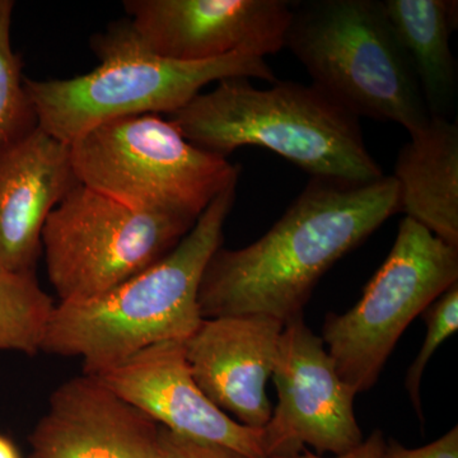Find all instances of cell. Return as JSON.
Listing matches in <instances>:
<instances>
[{
    "label": "cell",
    "mask_w": 458,
    "mask_h": 458,
    "mask_svg": "<svg viewBox=\"0 0 458 458\" xmlns=\"http://www.w3.org/2000/svg\"><path fill=\"white\" fill-rule=\"evenodd\" d=\"M456 283L458 249L405 216L358 303L325 318L321 339L339 376L357 394L370 390L409 325Z\"/></svg>",
    "instance_id": "obj_7"
},
{
    "label": "cell",
    "mask_w": 458,
    "mask_h": 458,
    "mask_svg": "<svg viewBox=\"0 0 458 458\" xmlns=\"http://www.w3.org/2000/svg\"><path fill=\"white\" fill-rule=\"evenodd\" d=\"M285 47L312 84L355 116L410 132L429 122L426 102L384 2L312 0L292 7Z\"/></svg>",
    "instance_id": "obj_5"
},
{
    "label": "cell",
    "mask_w": 458,
    "mask_h": 458,
    "mask_svg": "<svg viewBox=\"0 0 458 458\" xmlns=\"http://www.w3.org/2000/svg\"><path fill=\"white\" fill-rule=\"evenodd\" d=\"M168 119L190 143L225 158L240 148L260 147L319 179L367 183L385 176L360 117L312 83L276 81L259 89L245 78H231Z\"/></svg>",
    "instance_id": "obj_3"
},
{
    "label": "cell",
    "mask_w": 458,
    "mask_h": 458,
    "mask_svg": "<svg viewBox=\"0 0 458 458\" xmlns=\"http://www.w3.org/2000/svg\"><path fill=\"white\" fill-rule=\"evenodd\" d=\"M386 14L408 57L428 113L452 120L457 107V64L450 47L457 2L386 0Z\"/></svg>",
    "instance_id": "obj_16"
},
{
    "label": "cell",
    "mask_w": 458,
    "mask_h": 458,
    "mask_svg": "<svg viewBox=\"0 0 458 458\" xmlns=\"http://www.w3.org/2000/svg\"><path fill=\"white\" fill-rule=\"evenodd\" d=\"M123 7L141 47L176 62L234 53L265 57L285 47L292 20L285 0H126Z\"/></svg>",
    "instance_id": "obj_10"
},
{
    "label": "cell",
    "mask_w": 458,
    "mask_h": 458,
    "mask_svg": "<svg viewBox=\"0 0 458 458\" xmlns=\"http://www.w3.org/2000/svg\"><path fill=\"white\" fill-rule=\"evenodd\" d=\"M95 377L168 432L265 458L261 429L238 423L199 388L183 342L157 344Z\"/></svg>",
    "instance_id": "obj_11"
},
{
    "label": "cell",
    "mask_w": 458,
    "mask_h": 458,
    "mask_svg": "<svg viewBox=\"0 0 458 458\" xmlns=\"http://www.w3.org/2000/svg\"><path fill=\"white\" fill-rule=\"evenodd\" d=\"M284 325L262 315L203 318L183 342L199 388L232 419L260 430L273 412L267 384Z\"/></svg>",
    "instance_id": "obj_12"
},
{
    "label": "cell",
    "mask_w": 458,
    "mask_h": 458,
    "mask_svg": "<svg viewBox=\"0 0 458 458\" xmlns=\"http://www.w3.org/2000/svg\"><path fill=\"white\" fill-rule=\"evenodd\" d=\"M381 458H458V427L420 448H406L391 439L386 442Z\"/></svg>",
    "instance_id": "obj_21"
},
{
    "label": "cell",
    "mask_w": 458,
    "mask_h": 458,
    "mask_svg": "<svg viewBox=\"0 0 458 458\" xmlns=\"http://www.w3.org/2000/svg\"><path fill=\"white\" fill-rule=\"evenodd\" d=\"M56 302L42 291L35 271L0 269V351L42 352Z\"/></svg>",
    "instance_id": "obj_17"
},
{
    "label": "cell",
    "mask_w": 458,
    "mask_h": 458,
    "mask_svg": "<svg viewBox=\"0 0 458 458\" xmlns=\"http://www.w3.org/2000/svg\"><path fill=\"white\" fill-rule=\"evenodd\" d=\"M386 445L384 433L381 430H375L369 438L363 439L357 447L352 450L345 452L343 454H337L331 458H381L384 454ZM279 458H327L321 456H316V454H310V452H304L303 454H297V456L292 457H279Z\"/></svg>",
    "instance_id": "obj_22"
},
{
    "label": "cell",
    "mask_w": 458,
    "mask_h": 458,
    "mask_svg": "<svg viewBox=\"0 0 458 458\" xmlns=\"http://www.w3.org/2000/svg\"><path fill=\"white\" fill-rule=\"evenodd\" d=\"M80 183L71 146L40 128L0 148V269L36 270L47 216Z\"/></svg>",
    "instance_id": "obj_14"
},
{
    "label": "cell",
    "mask_w": 458,
    "mask_h": 458,
    "mask_svg": "<svg viewBox=\"0 0 458 458\" xmlns=\"http://www.w3.org/2000/svg\"><path fill=\"white\" fill-rule=\"evenodd\" d=\"M30 445V458H162L161 427L86 373L54 391Z\"/></svg>",
    "instance_id": "obj_13"
},
{
    "label": "cell",
    "mask_w": 458,
    "mask_h": 458,
    "mask_svg": "<svg viewBox=\"0 0 458 458\" xmlns=\"http://www.w3.org/2000/svg\"><path fill=\"white\" fill-rule=\"evenodd\" d=\"M75 176L87 188L143 212L197 223L240 168L190 143L162 114L96 126L71 144Z\"/></svg>",
    "instance_id": "obj_6"
},
{
    "label": "cell",
    "mask_w": 458,
    "mask_h": 458,
    "mask_svg": "<svg viewBox=\"0 0 458 458\" xmlns=\"http://www.w3.org/2000/svg\"><path fill=\"white\" fill-rule=\"evenodd\" d=\"M396 213L394 176L367 183L312 177L264 236L216 250L199 289L201 318L262 315L284 325L303 315L324 274Z\"/></svg>",
    "instance_id": "obj_1"
},
{
    "label": "cell",
    "mask_w": 458,
    "mask_h": 458,
    "mask_svg": "<svg viewBox=\"0 0 458 458\" xmlns=\"http://www.w3.org/2000/svg\"><path fill=\"white\" fill-rule=\"evenodd\" d=\"M271 378L278 403L261 429L265 458L297 456L304 445L337 456L363 442L354 412L357 391L339 376L303 315L283 327Z\"/></svg>",
    "instance_id": "obj_9"
},
{
    "label": "cell",
    "mask_w": 458,
    "mask_h": 458,
    "mask_svg": "<svg viewBox=\"0 0 458 458\" xmlns=\"http://www.w3.org/2000/svg\"><path fill=\"white\" fill-rule=\"evenodd\" d=\"M0 458H21L16 445L3 434H0Z\"/></svg>",
    "instance_id": "obj_23"
},
{
    "label": "cell",
    "mask_w": 458,
    "mask_h": 458,
    "mask_svg": "<svg viewBox=\"0 0 458 458\" xmlns=\"http://www.w3.org/2000/svg\"><path fill=\"white\" fill-rule=\"evenodd\" d=\"M236 188L214 199L189 233L152 267L90 300L56 302L42 352L80 358L83 373L95 376L157 344L185 342L203 321L199 289L222 247Z\"/></svg>",
    "instance_id": "obj_2"
},
{
    "label": "cell",
    "mask_w": 458,
    "mask_h": 458,
    "mask_svg": "<svg viewBox=\"0 0 458 458\" xmlns=\"http://www.w3.org/2000/svg\"><path fill=\"white\" fill-rule=\"evenodd\" d=\"M13 0H0V148L22 140L38 128L23 77L22 56L12 47Z\"/></svg>",
    "instance_id": "obj_18"
},
{
    "label": "cell",
    "mask_w": 458,
    "mask_h": 458,
    "mask_svg": "<svg viewBox=\"0 0 458 458\" xmlns=\"http://www.w3.org/2000/svg\"><path fill=\"white\" fill-rule=\"evenodd\" d=\"M394 179L399 213L458 249V126L454 120L429 122L401 148Z\"/></svg>",
    "instance_id": "obj_15"
},
{
    "label": "cell",
    "mask_w": 458,
    "mask_h": 458,
    "mask_svg": "<svg viewBox=\"0 0 458 458\" xmlns=\"http://www.w3.org/2000/svg\"><path fill=\"white\" fill-rule=\"evenodd\" d=\"M427 325L426 339L419 351L417 358L406 373L405 388L408 390L412 406L423 420L421 409L420 386L424 370L432 360L434 352L448 337L454 335L458 328V283L452 285L441 297L421 313Z\"/></svg>",
    "instance_id": "obj_19"
},
{
    "label": "cell",
    "mask_w": 458,
    "mask_h": 458,
    "mask_svg": "<svg viewBox=\"0 0 458 458\" xmlns=\"http://www.w3.org/2000/svg\"><path fill=\"white\" fill-rule=\"evenodd\" d=\"M162 458H251L225 445L185 438L161 427Z\"/></svg>",
    "instance_id": "obj_20"
},
{
    "label": "cell",
    "mask_w": 458,
    "mask_h": 458,
    "mask_svg": "<svg viewBox=\"0 0 458 458\" xmlns=\"http://www.w3.org/2000/svg\"><path fill=\"white\" fill-rule=\"evenodd\" d=\"M194 225L135 209L80 183L42 229V255L57 303L106 293L165 258Z\"/></svg>",
    "instance_id": "obj_8"
},
{
    "label": "cell",
    "mask_w": 458,
    "mask_h": 458,
    "mask_svg": "<svg viewBox=\"0 0 458 458\" xmlns=\"http://www.w3.org/2000/svg\"><path fill=\"white\" fill-rule=\"evenodd\" d=\"M99 59L89 73L65 80L26 78L38 128L71 146L101 123L138 116L170 114L188 105L210 83L231 78H278L265 57L234 53L207 62H176L141 47L128 20L108 26L90 40Z\"/></svg>",
    "instance_id": "obj_4"
}]
</instances>
